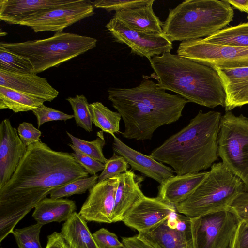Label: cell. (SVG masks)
Returning <instances> with one entry per match:
<instances>
[{
	"label": "cell",
	"instance_id": "cell-13",
	"mask_svg": "<svg viewBox=\"0 0 248 248\" xmlns=\"http://www.w3.org/2000/svg\"><path fill=\"white\" fill-rule=\"evenodd\" d=\"M94 13L90 0L76 2L46 11L22 22L20 25L30 27L35 32L45 31L62 32L64 29Z\"/></svg>",
	"mask_w": 248,
	"mask_h": 248
},
{
	"label": "cell",
	"instance_id": "cell-7",
	"mask_svg": "<svg viewBox=\"0 0 248 248\" xmlns=\"http://www.w3.org/2000/svg\"><path fill=\"white\" fill-rule=\"evenodd\" d=\"M217 152L222 162L241 180L248 192V118L230 111L222 115Z\"/></svg>",
	"mask_w": 248,
	"mask_h": 248
},
{
	"label": "cell",
	"instance_id": "cell-3",
	"mask_svg": "<svg viewBox=\"0 0 248 248\" xmlns=\"http://www.w3.org/2000/svg\"><path fill=\"white\" fill-rule=\"evenodd\" d=\"M149 61L162 89L176 93L189 102L211 108L224 107L225 93L214 68L170 53Z\"/></svg>",
	"mask_w": 248,
	"mask_h": 248
},
{
	"label": "cell",
	"instance_id": "cell-31",
	"mask_svg": "<svg viewBox=\"0 0 248 248\" xmlns=\"http://www.w3.org/2000/svg\"><path fill=\"white\" fill-rule=\"evenodd\" d=\"M66 133L71 140V144L82 153L104 164L106 163L108 159L103 153L105 140L102 131L98 132L97 138L91 141L76 137L68 132H66Z\"/></svg>",
	"mask_w": 248,
	"mask_h": 248
},
{
	"label": "cell",
	"instance_id": "cell-16",
	"mask_svg": "<svg viewBox=\"0 0 248 248\" xmlns=\"http://www.w3.org/2000/svg\"><path fill=\"white\" fill-rule=\"evenodd\" d=\"M176 212L175 207L166 203L159 197L145 195L127 212L122 221L139 232L152 228Z\"/></svg>",
	"mask_w": 248,
	"mask_h": 248
},
{
	"label": "cell",
	"instance_id": "cell-34",
	"mask_svg": "<svg viewBox=\"0 0 248 248\" xmlns=\"http://www.w3.org/2000/svg\"><path fill=\"white\" fill-rule=\"evenodd\" d=\"M43 225L39 223L14 229V235L18 248H43L40 242V233Z\"/></svg>",
	"mask_w": 248,
	"mask_h": 248
},
{
	"label": "cell",
	"instance_id": "cell-30",
	"mask_svg": "<svg viewBox=\"0 0 248 248\" xmlns=\"http://www.w3.org/2000/svg\"><path fill=\"white\" fill-rule=\"evenodd\" d=\"M0 69L14 73L33 74L34 68L27 58L0 45Z\"/></svg>",
	"mask_w": 248,
	"mask_h": 248
},
{
	"label": "cell",
	"instance_id": "cell-36",
	"mask_svg": "<svg viewBox=\"0 0 248 248\" xmlns=\"http://www.w3.org/2000/svg\"><path fill=\"white\" fill-rule=\"evenodd\" d=\"M150 0H96L92 2L94 8H102L109 12L145 5Z\"/></svg>",
	"mask_w": 248,
	"mask_h": 248
},
{
	"label": "cell",
	"instance_id": "cell-12",
	"mask_svg": "<svg viewBox=\"0 0 248 248\" xmlns=\"http://www.w3.org/2000/svg\"><path fill=\"white\" fill-rule=\"evenodd\" d=\"M106 27L114 41L126 45L131 53L148 59L170 53L173 44L163 34H148L131 30L112 18Z\"/></svg>",
	"mask_w": 248,
	"mask_h": 248
},
{
	"label": "cell",
	"instance_id": "cell-45",
	"mask_svg": "<svg viewBox=\"0 0 248 248\" xmlns=\"http://www.w3.org/2000/svg\"><path fill=\"white\" fill-rule=\"evenodd\" d=\"M225 1L230 5H232L234 8L248 14V0H225Z\"/></svg>",
	"mask_w": 248,
	"mask_h": 248
},
{
	"label": "cell",
	"instance_id": "cell-37",
	"mask_svg": "<svg viewBox=\"0 0 248 248\" xmlns=\"http://www.w3.org/2000/svg\"><path fill=\"white\" fill-rule=\"evenodd\" d=\"M32 111L37 118L38 128L46 122L58 120L66 121L74 117L73 115L65 113L52 108L46 107L44 104Z\"/></svg>",
	"mask_w": 248,
	"mask_h": 248
},
{
	"label": "cell",
	"instance_id": "cell-29",
	"mask_svg": "<svg viewBox=\"0 0 248 248\" xmlns=\"http://www.w3.org/2000/svg\"><path fill=\"white\" fill-rule=\"evenodd\" d=\"M90 108L94 125L113 137L120 133V122L122 118L118 112L110 110L101 102L90 104Z\"/></svg>",
	"mask_w": 248,
	"mask_h": 248
},
{
	"label": "cell",
	"instance_id": "cell-20",
	"mask_svg": "<svg viewBox=\"0 0 248 248\" xmlns=\"http://www.w3.org/2000/svg\"><path fill=\"white\" fill-rule=\"evenodd\" d=\"M0 86L21 92L45 101L51 102L59 95L46 78L36 74H22L0 69Z\"/></svg>",
	"mask_w": 248,
	"mask_h": 248
},
{
	"label": "cell",
	"instance_id": "cell-28",
	"mask_svg": "<svg viewBox=\"0 0 248 248\" xmlns=\"http://www.w3.org/2000/svg\"><path fill=\"white\" fill-rule=\"evenodd\" d=\"M202 41L231 46L248 47V22L222 29Z\"/></svg>",
	"mask_w": 248,
	"mask_h": 248
},
{
	"label": "cell",
	"instance_id": "cell-35",
	"mask_svg": "<svg viewBox=\"0 0 248 248\" xmlns=\"http://www.w3.org/2000/svg\"><path fill=\"white\" fill-rule=\"evenodd\" d=\"M128 168L129 164L125 159L114 153L105 164V168L99 175L98 182L117 177L126 172Z\"/></svg>",
	"mask_w": 248,
	"mask_h": 248
},
{
	"label": "cell",
	"instance_id": "cell-26",
	"mask_svg": "<svg viewBox=\"0 0 248 248\" xmlns=\"http://www.w3.org/2000/svg\"><path fill=\"white\" fill-rule=\"evenodd\" d=\"M60 233L70 248H100L87 221L76 212L63 224Z\"/></svg>",
	"mask_w": 248,
	"mask_h": 248
},
{
	"label": "cell",
	"instance_id": "cell-23",
	"mask_svg": "<svg viewBox=\"0 0 248 248\" xmlns=\"http://www.w3.org/2000/svg\"><path fill=\"white\" fill-rule=\"evenodd\" d=\"M118 177L119 182L115 197L113 222L122 221L129 209L144 196L140 189L142 177L137 175L131 170L121 174Z\"/></svg>",
	"mask_w": 248,
	"mask_h": 248
},
{
	"label": "cell",
	"instance_id": "cell-46",
	"mask_svg": "<svg viewBox=\"0 0 248 248\" xmlns=\"http://www.w3.org/2000/svg\"><path fill=\"white\" fill-rule=\"evenodd\" d=\"M3 36L4 35H6L7 34V33H5V32H3L1 31H0V36H3Z\"/></svg>",
	"mask_w": 248,
	"mask_h": 248
},
{
	"label": "cell",
	"instance_id": "cell-19",
	"mask_svg": "<svg viewBox=\"0 0 248 248\" xmlns=\"http://www.w3.org/2000/svg\"><path fill=\"white\" fill-rule=\"evenodd\" d=\"M113 149L122 156L131 166L146 176L157 181L160 185L174 176V170L157 161L150 155H147L129 147L119 139L113 136Z\"/></svg>",
	"mask_w": 248,
	"mask_h": 248
},
{
	"label": "cell",
	"instance_id": "cell-39",
	"mask_svg": "<svg viewBox=\"0 0 248 248\" xmlns=\"http://www.w3.org/2000/svg\"><path fill=\"white\" fill-rule=\"evenodd\" d=\"M93 236L100 248H123V245L113 232L102 228L93 233Z\"/></svg>",
	"mask_w": 248,
	"mask_h": 248
},
{
	"label": "cell",
	"instance_id": "cell-5",
	"mask_svg": "<svg viewBox=\"0 0 248 248\" xmlns=\"http://www.w3.org/2000/svg\"><path fill=\"white\" fill-rule=\"evenodd\" d=\"M210 168L193 192L176 206L177 212L193 218L227 210L239 193L246 191L241 180L222 162Z\"/></svg>",
	"mask_w": 248,
	"mask_h": 248
},
{
	"label": "cell",
	"instance_id": "cell-9",
	"mask_svg": "<svg viewBox=\"0 0 248 248\" xmlns=\"http://www.w3.org/2000/svg\"><path fill=\"white\" fill-rule=\"evenodd\" d=\"M177 54L212 68L248 67V47L208 43L202 38L182 42Z\"/></svg>",
	"mask_w": 248,
	"mask_h": 248
},
{
	"label": "cell",
	"instance_id": "cell-10",
	"mask_svg": "<svg viewBox=\"0 0 248 248\" xmlns=\"http://www.w3.org/2000/svg\"><path fill=\"white\" fill-rule=\"evenodd\" d=\"M190 218L193 248H229L240 221L229 209Z\"/></svg>",
	"mask_w": 248,
	"mask_h": 248
},
{
	"label": "cell",
	"instance_id": "cell-41",
	"mask_svg": "<svg viewBox=\"0 0 248 248\" xmlns=\"http://www.w3.org/2000/svg\"><path fill=\"white\" fill-rule=\"evenodd\" d=\"M228 209L237 215L240 220H248V192L239 193L232 202Z\"/></svg>",
	"mask_w": 248,
	"mask_h": 248
},
{
	"label": "cell",
	"instance_id": "cell-2",
	"mask_svg": "<svg viewBox=\"0 0 248 248\" xmlns=\"http://www.w3.org/2000/svg\"><path fill=\"white\" fill-rule=\"evenodd\" d=\"M220 112L200 110L189 124L154 149L150 155L171 166L177 175L195 173L218 159Z\"/></svg>",
	"mask_w": 248,
	"mask_h": 248
},
{
	"label": "cell",
	"instance_id": "cell-22",
	"mask_svg": "<svg viewBox=\"0 0 248 248\" xmlns=\"http://www.w3.org/2000/svg\"><path fill=\"white\" fill-rule=\"evenodd\" d=\"M218 73L226 94V112L248 104V67L220 69Z\"/></svg>",
	"mask_w": 248,
	"mask_h": 248
},
{
	"label": "cell",
	"instance_id": "cell-44",
	"mask_svg": "<svg viewBox=\"0 0 248 248\" xmlns=\"http://www.w3.org/2000/svg\"><path fill=\"white\" fill-rule=\"evenodd\" d=\"M45 248H70L65 241L60 232H53L47 236Z\"/></svg>",
	"mask_w": 248,
	"mask_h": 248
},
{
	"label": "cell",
	"instance_id": "cell-1",
	"mask_svg": "<svg viewBox=\"0 0 248 248\" xmlns=\"http://www.w3.org/2000/svg\"><path fill=\"white\" fill-rule=\"evenodd\" d=\"M89 174L71 154L54 151L41 141L28 146L0 188V243L53 190Z\"/></svg>",
	"mask_w": 248,
	"mask_h": 248
},
{
	"label": "cell",
	"instance_id": "cell-38",
	"mask_svg": "<svg viewBox=\"0 0 248 248\" xmlns=\"http://www.w3.org/2000/svg\"><path fill=\"white\" fill-rule=\"evenodd\" d=\"M69 145L73 151V152L71 153V155L76 162L81 165L89 174L94 175L104 170V164L82 153L71 143Z\"/></svg>",
	"mask_w": 248,
	"mask_h": 248
},
{
	"label": "cell",
	"instance_id": "cell-18",
	"mask_svg": "<svg viewBox=\"0 0 248 248\" xmlns=\"http://www.w3.org/2000/svg\"><path fill=\"white\" fill-rule=\"evenodd\" d=\"M78 0H0V19L18 24L46 11L76 2Z\"/></svg>",
	"mask_w": 248,
	"mask_h": 248
},
{
	"label": "cell",
	"instance_id": "cell-8",
	"mask_svg": "<svg viewBox=\"0 0 248 248\" xmlns=\"http://www.w3.org/2000/svg\"><path fill=\"white\" fill-rule=\"evenodd\" d=\"M108 99L124 121L123 138L138 140H151L159 127L177 121L148 105L108 95Z\"/></svg>",
	"mask_w": 248,
	"mask_h": 248
},
{
	"label": "cell",
	"instance_id": "cell-17",
	"mask_svg": "<svg viewBox=\"0 0 248 248\" xmlns=\"http://www.w3.org/2000/svg\"><path fill=\"white\" fill-rule=\"evenodd\" d=\"M27 149L10 120H3L0 124V188L9 181Z\"/></svg>",
	"mask_w": 248,
	"mask_h": 248
},
{
	"label": "cell",
	"instance_id": "cell-25",
	"mask_svg": "<svg viewBox=\"0 0 248 248\" xmlns=\"http://www.w3.org/2000/svg\"><path fill=\"white\" fill-rule=\"evenodd\" d=\"M76 209L74 201L46 197L34 208L32 216L37 223L44 225L53 222L66 221Z\"/></svg>",
	"mask_w": 248,
	"mask_h": 248
},
{
	"label": "cell",
	"instance_id": "cell-48",
	"mask_svg": "<svg viewBox=\"0 0 248 248\" xmlns=\"http://www.w3.org/2000/svg\"></svg>",
	"mask_w": 248,
	"mask_h": 248
},
{
	"label": "cell",
	"instance_id": "cell-21",
	"mask_svg": "<svg viewBox=\"0 0 248 248\" xmlns=\"http://www.w3.org/2000/svg\"><path fill=\"white\" fill-rule=\"evenodd\" d=\"M155 1L150 0L143 5L116 11L113 18L136 31L148 34L163 33V22L153 10Z\"/></svg>",
	"mask_w": 248,
	"mask_h": 248
},
{
	"label": "cell",
	"instance_id": "cell-4",
	"mask_svg": "<svg viewBox=\"0 0 248 248\" xmlns=\"http://www.w3.org/2000/svg\"><path fill=\"white\" fill-rule=\"evenodd\" d=\"M233 16L225 0H186L169 9L163 33L172 43L206 38L225 28Z\"/></svg>",
	"mask_w": 248,
	"mask_h": 248
},
{
	"label": "cell",
	"instance_id": "cell-47",
	"mask_svg": "<svg viewBox=\"0 0 248 248\" xmlns=\"http://www.w3.org/2000/svg\"><path fill=\"white\" fill-rule=\"evenodd\" d=\"M247 18L248 19V16H247Z\"/></svg>",
	"mask_w": 248,
	"mask_h": 248
},
{
	"label": "cell",
	"instance_id": "cell-27",
	"mask_svg": "<svg viewBox=\"0 0 248 248\" xmlns=\"http://www.w3.org/2000/svg\"><path fill=\"white\" fill-rule=\"evenodd\" d=\"M44 100L13 89L0 86V109L15 113L32 111L44 104Z\"/></svg>",
	"mask_w": 248,
	"mask_h": 248
},
{
	"label": "cell",
	"instance_id": "cell-15",
	"mask_svg": "<svg viewBox=\"0 0 248 248\" xmlns=\"http://www.w3.org/2000/svg\"><path fill=\"white\" fill-rule=\"evenodd\" d=\"M118 176L98 182L89 190V195L78 213L86 221L111 223Z\"/></svg>",
	"mask_w": 248,
	"mask_h": 248
},
{
	"label": "cell",
	"instance_id": "cell-6",
	"mask_svg": "<svg viewBox=\"0 0 248 248\" xmlns=\"http://www.w3.org/2000/svg\"><path fill=\"white\" fill-rule=\"evenodd\" d=\"M97 40L76 33L56 32L51 37L0 45L28 58L37 74L80 55L96 47Z\"/></svg>",
	"mask_w": 248,
	"mask_h": 248
},
{
	"label": "cell",
	"instance_id": "cell-32",
	"mask_svg": "<svg viewBox=\"0 0 248 248\" xmlns=\"http://www.w3.org/2000/svg\"><path fill=\"white\" fill-rule=\"evenodd\" d=\"M66 100L71 106L77 125L87 132L92 131V114L86 97L82 94L77 95L75 97H68Z\"/></svg>",
	"mask_w": 248,
	"mask_h": 248
},
{
	"label": "cell",
	"instance_id": "cell-33",
	"mask_svg": "<svg viewBox=\"0 0 248 248\" xmlns=\"http://www.w3.org/2000/svg\"><path fill=\"white\" fill-rule=\"evenodd\" d=\"M99 176L97 174L80 178L53 190L50 193L53 199L67 197L74 194L84 193L90 190L98 182Z\"/></svg>",
	"mask_w": 248,
	"mask_h": 248
},
{
	"label": "cell",
	"instance_id": "cell-43",
	"mask_svg": "<svg viewBox=\"0 0 248 248\" xmlns=\"http://www.w3.org/2000/svg\"><path fill=\"white\" fill-rule=\"evenodd\" d=\"M122 243L123 248H158L138 235L132 237H122Z\"/></svg>",
	"mask_w": 248,
	"mask_h": 248
},
{
	"label": "cell",
	"instance_id": "cell-11",
	"mask_svg": "<svg viewBox=\"0 0 248 248\" xmlns=\"http://www.w3.org/2000/svg\"><path fill=\"white\" fill-rule=\"evenodd\" d=\"M108 95L146 104L155 109L170 116L177 121L182 116L186 105L189 102L178 94L167 93L154 81L144 79L131 88H110Z\"/></svg>",
	"mask_w": 248,
	"mask_h": 248
},
{
	"label": "cell",
	"instance_id": "cell-42",
	"mask_svg": "<svg viewBox=\"0 0 248 248\" xmlns=\"http://www.w3.org/2000/svg\"><path fill=\"white\" fill-rule=\"evenodd\" d=\"M229 248H248V220H240Z\"/></svg>",
	"mask_w": 248,
	"mask_h": 248
},
{
	"label": "cell",
	"instance_id": "cell-14",
	"mask_svg": "<svg viewBox=\"0 0 248 248\" xmlns=\"http://www.w3.org/2000/svg\"><path fill=\"white\" fill-rule=\"evenodd\" d=\"M137 235L158 248H193L190 218L177 211Z\"/></svg>",
	"mask_w": 248,
	"mask_h": 248
},
{
	"label": "cell",
	"instance_id": "cell-24",
	"mask_svg": "<svg viewBox=\"0 0 248 248\" xmlns=\"http://www.w3.org/2000/svg\"><path fill=\"white\" fill-rule=\"evenodd\" d=\"M207 172L174 175L159 185L157 196L175 208L193 192Z\"/></svg>",
	"mask_w": 248,
	"mask_h": 248
},
{
	"label": "cell",
	"instance_id": "cell-40",
	"mask_svg": "<svg viewBox=\"0 0 248 248\" xmlns=\"http://www.w3.org/2000/svg\"><path fill=\"white\" fill-rule=\"evenodd\" d=\"M17 130L20 139L27 147L41 141L42 132L31 123L22 122Z\"/></svg>",
	"mask_w": 248,
	"mask_h": 248
}]
</instances>
